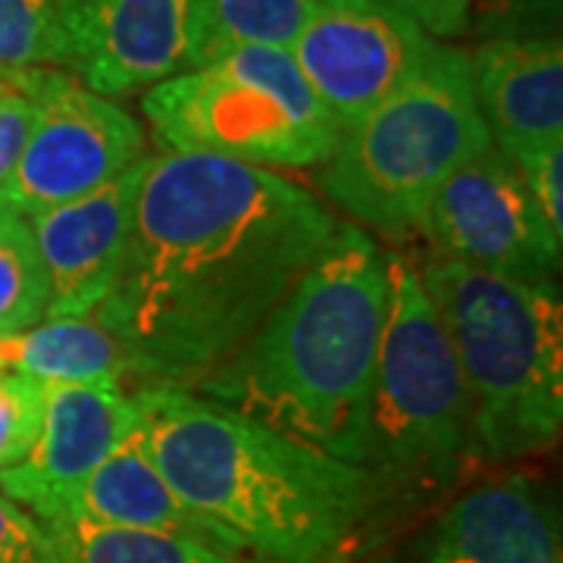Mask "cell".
<instances>
[{
	"label": "cell",
	"instance_id": "6da1fadb",
	"mask_svg": "<svg viewBox=\"0 0 563 563\" xmlns=\"http://www.w3.org/2000/svg\"><path fill=\"white\" fill-rule=\"evenodd\" d=\"M335 229L298 181L207 154H147L113 291L91 313L141 388L232 361Z\"/></svg>",
	"mask_w": 563,
	"mask_h": 563
},
{
	"label": "cell",
	"instance_id": "7a4b0ae2",
	"mask_svg": "<svg viewBox=\"0 0 563 563\" xmlns=\"http://www.w3.org/2000/svg\"><path fill=\"white\" fill-rule=\"evenodd\" d=\"M144 451L229 554L257 563H344L383 485L363 466L207 401L141 388Z\"/></svg>",
	"mask_w": 563,
	"mask_h": 563
},
{
	"label": "cell",
	"instance_id": "3957f363",
	"mask_svg": "<svg viewBox=\"0 0 563 563\" xmlns=\"http://www.w3.org/2000/svg\"><path fill=\"white\" fill-rule=\"evenodd\" d=\"M388 254L342 222L244 347L191 391L361 466Z\"/></svg>",
	"mask_w": 563,
	"mask_h": 563
},
{
	"label": "cell",
	"instance_id": "277c9868",
	"mask_svg": "<svg viewBox=\"0 0 563 563\" xmlns=\"http://www.w3.org/2000/svg\"><path fill=\"white\" fill-rule=\"evenodd\" d=\"M461 366L476 454L517 461L563 426V301L558 282H520L451 257L417 269Z\"/></svg>",
	"mask_w": 563,
	"mask_h": 563
},
{
	"label": "cell",
	"instance_id": "5b68a950",
	"mask_svg": "<svg viewBox=\"0 0 563 563\" xmlns=\"http://www.w3.org/2000/svg\"><path fill=\"white\" fill-rule=\"evenodd\" d=\"M488 147L470 51L435 41L410 79L339 135L320 188L366 232L401 242L422 232L444 181Z\"/></svg>",
	"mask_w": 563,
	"mask_h": 563
},
{
	"label": "cell",
	"instance_id": "8992f818",
	"mask_svg": "<svg viewBox=\"0 0 563 563\" xmlns=\"http://www.w3.org/2000/svg\"><path fill=\"white\" fill-rule=\"evenodd\" d=\"M476 454L473 410L451 339L417 269L388 254V298L361 466L379 485L442 488Z\"/></svg>",
	"mask_w": 563,
	"mask_h": 563
},
{
	"label": "cell",
	"instance_id": "52a82bcc",
	"mask_svg": "<svg viewBox=\"0 0 563 563\" xmlns=\"http://www.w3.org/2000/svg\"><path fill=\"white\" fill-rule=\"evenodd\" d=\"M141 113L176 154L247 166H322L339 129L285 47H242L147 88Z\"/></svg>",
	"mask_w": 563,
	"mask_h": 563
},
{
	"label": "cell",
	"instance_id": "ba28073f",
	"mask_svg": "<svg viewBox=\"0 0 563 563\" xmlns=\"http://www.w3.org/2000/svg\"><path fill=\"white\" fill-rule=\"evenodd\" d=\"M16 81L32 98L35 120L16 169L0 185V201L22 217L85 198L147 157L141 122L117 101L60 69H35Z\"/></svg>",
	"mask_w": 563,
	"mask_h": 563
},
{
	"label": "cell",
	"instance_id": "9c48e42d",
	"mask_svg": "<svg viewBox=\"0 0 563 563\" xmlns=\"http://www.w3.org/2000/svg\"><path fill=\"white\" fill-rule=\"evenodd\" d=\"M422 232L442 257L520 282H558L561 235L495 147L463 163L432 198Z\"/></svg>",
	"mask_w": 563,
	"mask_h": 563
},
{
	"label": "cell",
	"instance_id": "30bf717a",
	"mask_svg": "<svg viewBox=\"0 0 563 563\" xmlns=\"http://www.w3.org/2000/svg\"><path fill=\"white\" fill-rule=\"evenodd\" d=\"M435 41L391 0L361 7H320L291 57L301 66L339 135L410 79Z\"/></svg>",
	"mask_w": 563,
	"mask_h": 563
},
{
	"label": "cell",
	"instance_id": "8fae6325",
	"mask_svg": "<svg viewBox=\"0 0 563 563\" xmlns=\"http://www.w3.org/2000/svg\"><path fill=\"white\" fill-rule=\"evenodd\" d=\"M188 0H57V66L101 98L185 73Z\"/></svg>",
	"mask_w": 563,
	"mask_h": 563
},
{
	"label": "cell",
	"instance_id": "7c38bea8",
	"mask_svg": "<svg viewBox=\"0 0 563 563\" xmlns=\"http://www.w3.org/2000/svg\"><path fill=\"white\" fill-rule=\"evenodd\" d=\"M44 417L35 448L0 470V492L44 523L76 485L98 470L139 426V395L122 385L41 383Z\"/></svg>",
	"mask_w": 563,
	"mask_h": 563
},
{
	"label": "cell",
	"instance_id": "4fadbf2b",
	"mask_svg": "<svg viewBox=\"0 0 563 563\" xmlns=\"http://www.w3.org/2000/svg\"><path fill=\"white\" fill-rule=\"evenodd\" d=\"M147 157L85 198L29 217L47 276L44 320L91 317L113 291Z\"/></svg>",
	"mask_w": 563,
	"mask_h": 563
},
{
	"label": "cell",
	"instance_id": "5bb4252c",
	"mask_svg": "<svg viewBox=\"0 0 563 563\" xmlns=\"http://www.w3.org/2000/svg\"><path fill=\"white\" fill-rule=\"evenodd\" d=\"M473 91L492 147L523 173L563 144V47L551 38H488L473 54Z\"/></svg>",
	"mask_w": 563,
	"mask_h": 563
},
{
	"label": "cell",
	"instance_id": "9a60e30c",
	"mask_svg": "<svg viewBox=\"0 0 563 563\" xmlns=\"http://www.w3.org/2000/svg\"><path fill=\"white\" fill-rule=\"evenodd\" d=\"M388 563H561L558 510L526 476L483 483Z\"/></svg>",
	"mask_w": 563,
	"mask_h": 563
},
{
	"label": "cell",
	"instance_id": "2e32d148",
	"mask_svg": "<svg viewBox=\"0 0 563 563\" xmlns=\"http://www.w3.org/2000/svg\"><path fill=\"white\" fill-rule=\"evenodd\" d=\"M57 523L169 532V536H185V539L220 548L213 542V536L207 532V526L179 501V495L163 479L157 463L151 461V454L144 451L139 426L117 444V451L98 470H91L54 507V514L41 526ZM220 551H225V548H220Z\"/></svg>",
	"mask_w": 563,
	"mask_h": 563
},
{
	"label": "cell",
	"instance_id": "e0dca14e",
	"mask_svg": "<svg viewBox=\"0 0 563 563\" xmlns=\"http://www.w3.org/2000/svg\"><path fill=\"white\" fill-rule=\"evenodd\" d=\"M0 373L44 385H122L125 361L117 339L95 317H66L0 335Z\"/></svg>",
	"mask_w": 563,
	"mask_h": 563
},
{
	"label": "cell",
	"instance_id": "ac0fdd59",
	"mask_svg": "<svg viewBox=\"0 0 563 563\" xmlns=\"http://www.w3.org/2000/svg\"><path fill=\"white\" fill-rule=\"evenodd\" d=\"M317 10L313 0H188L185 69H201L242 47L291 51Z\"/></svg>",
	"mask_w": 563,
	"mask_h": 563
},
{
	"label": "cell",
	"instance_id": "d6986e66",
	"mask_svg": "<svg viewBox=\"0 0 563 563\" xmlns=\"http://www.w3.org/2000/svg\"><path fill=\"white\" fill-rule=\"evenodd\" d=\"M44 529L47 563H257L169 532L57 523Z\"/></svg>",
	"mask_w": 563,
	"mask_h": 563
},
{
	"label": "cell",
	"instance_id": "ffe728a7",
	"mask_svg": "<svg viewBox=\"0 0 563 563\" xmlns=\"http://www.w3.org/2000/svg\"><path fill=\"white\" fill-rule=\"evenodd\" d=\"M47 276L29 217L0 201V335L44 320Z\"/></svg>",
	"mask_w": 563,
	"mask_h": 563
},
{
	"label": "cell",
	"instance_id": "44dd1931",
	"mask_svg": "<svg viewBox=\"0 0 563 563\" xmlns=\"http://www.w3.org/2000/svg\"><path fill=\"white\" fill-rule=\"evenodd\" d=\"M57 66V0H0V79Z\"/></svg>",
	"mask_w": 563,
	"mask_h": 563
},
{
	"label": "cell",
	"instance_id": "7402d4cb",
	"mask_svg": "<svg viewBox=\"0 0 563 563\" xmlns=\"http://www.w3.org/2000/svg\"><path fill=\"white\" fill-rule=\"evenodd\" d=\"M44 417V388L20 373H0V470L16 466L35 448Z\"/></svg>",
	"mask_w": 563,
	"mask_h": 563
},
{
	"label": "cell",
	"instance_id": "603a6c76",
	"mask_svg": "<svg viewBox=\"0 0 563 563\" xmlns=\"http://www.w3.org/2000/svg\"><path fill=\"white\" fill-rule=\"evenodd\" d=\"M563 0H473L470 29L488 38H551L561 25Z\"/></svg>",
	"mask_w": 563,
	"mask_h": 563
},
{
	"label": "cell",
	"instance_id": "cb8c5ba5",
	"mask_svg": "<svg viewBox=\"0 0 563 563\" xmlns=\"http://www.w3.org/2000/svg\"><path fill=\"white\" fill-rule=\"evenodd\" d=\"M35 107L16 79H0V185L10 179L32 132Z\"/></svg>",
	"mask_w": 563,
	"mask_h": 563
},
{
	"label": "cell",
	"instance_id": "d4e9b609",
	"mask_svg": "<svg viewBox=\"0 0 563 563\" xmlns=\"http://www.w3.org/2000/svg\"><path fill=\"white\" fill-rule=\"evenodd\" d=\"M0 563H47L44 558V529L0 492Z\"/></svg>",
	"mask_w": 563,
	"mask_h": 563
},
{
	"label": "cell",
	"instance_id": "484cf974",
	"mask_svg": "<svg viewBox=\"0 0 563 563\" xmlns=\"http://www.w3.org/2000/svg\"><path fill=\"white\" fill-rule=\"evenodd\" d=\"M526 188L532 191L536 203L542 207L544 220L563 239V144L544 151L542 157L526 166L523 173Z\"/></svg>",
	"mask_w": 563,
	"mask_h": 563
},
{
	"label": "cell",
	"instance_id": "4316f807",
	"mask_svg": "<svg viewBox=\"0 0 563 563\" xmlns=\"http://www.w3.org/2000/svg\"><path fill=\"white\" fill-rule=\"evenodd\" d=\"M410 20L420 25L429 38H461L470 29V3L473 0H391Z\"/></svg>",
	"mask_w": 563,
	"mask_h": 563
},
{
	"label": "cell",
	"instance_id": "83f0119b",
	"mask_svg": "<svg viewBox=\"0 0 563 563\" xmlns=\"http://www.w3.org/2000/svg\"><path fill=\"white\" fill-rule=\"evenodd\" d=\"M317 7H361V3H369V0H313Z\"/></svg>",
	"mask_w": 563,
	"mask_h": 563
}]
</instances>
